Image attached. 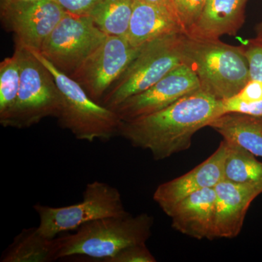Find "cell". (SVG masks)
<instances>
[{"instance_id":"obj_1","label":"cell","mask_w":262,"mask_h":262,"mask_svg":"<svg viewBox=\"0 0 262 262\" xmlns=\"http://www.w3.org/2000/svg\"><path fill=\"white\" fill-rule=\"evenodd\" d=\"M222 115V100L201 89L159 112L121 120L118 135L163 160L189 149L193 136Z\"/></svg>"},{"instance_id":"obj_2","label":"cell","mask_w":262,"mask_h":262,"mask_svg":"<svg viewBox=\"0 0 262 262\" xmlns=\"http://www.w3.org/2000/svg\"><path fill=\"white\" fill-rule=\"evenodd\" d=\"M153 218L147 213L110 216L84 224L73 234L56 237L57 260L70 257L102 262L134 245L146 244Z\"/></svg>"},{"instance_id":"obj_3","label":"cell","mask_w":262,"mask_h":262,"mask_svg":"<svg viewBox=\"0 0 262 262\" xmlns=\"http://www.w3.org/2000/svg\"><path fill=\"white\" fill-rule=\"evenodd\" d=\"M182 53L183 63L194 72L201 89L218 99L235 96L250 81L249 64L241 46L185 34Z\"/></svg>"},{"instance_id":"obj_4","label":"cell","mask_w":262,"mask_h":262,"mask_svg":"<svg viewBox=\"0 0 262 262\" xmlns=\"http://www.w3.org/2000/svg\"><path fill=\"white\" fill-rule=\"evenodd\" d=\"M31 51L51 71L58 85L61 102L56 118L60 126L78 140L89 142L108 141L118 135L121 120L114 110L96 102L70 76L56 69L39 52Z\"/></svg>"},{"instance_id":"obj_5","label":"cell","mask_w":262,"mask_h":262,"mask_svg":"<svg viewBox=\"0 0 262 262\" xmlns=\"http://www.w3.org/2000/svg\"><path fill=\"white\" fill-rule=\"evenodd\" d=\"M20 65V85L16 102L3 120L2 126L23 129L48 117H57L61 94L51 71L29 48L15 44Z\"/></svg>"},{"instance_id":"obj_6","label":"cell","mask_w":262,"mask_h":262,"mask_svg":"<svg viewBox=\"0 0 262 262\" xmlns=\"http://www.w3.org/2000/svg\"><path fill=\"white\" fill-rule=\"evenodd\" d=\"M184 34L166 36L144 45L105 95L101 104L113 110L127 98L149 89L183 64L182 44Z\"/></svg>"},{"instance_id":"obj_7","label":"cell","mask_w":262,"mask_h":262,"mask_svg":"<svg viewBox=\"0 0 262 262\" xmlns=\"http://www.w3.org/2000/svg\"><path fill=\"white\" fill-rule=\"evenodd\" d=\"M34 209L39 217L38 230L49 239L56 238L63 232L75 231L93 221L128 213L124 207L120 191L98 181L87 184L80 203L64 207L37 203Z\"/></svg>"},{"instance_id":"obj_8","label":"cell","mask_w":262,"mask_h":262,"mask_svg":"<svg viewBox=\"0 0 262 262\" xmlns=\"http://www.w3.org/2000/svg\"><path fill=\"white\" fill-rule=\"evenodd\" d=\"M106 37L89 15L67 13L38 52L58 70L70 76Z\"/></svg>"},{"instance_id":"obj_9","label":"cell","mask_w":262,"mask_h":262,"mask_svg":"<svg viewBox=\"0 0 262 262\" xmlns=\"http://www.w3.org/2000/svg\"><path fill=\"white\" fill-rule=\"evenodd\" d=\"M141 47H134L125 37L107 36L70 77L94 101L101 103Z\"/></svg>"},{"instance_id":"obj_10","label":"cell","mask_w":262,"mask_h":262,"mask_svg":"<svg viewBox=\"0 0 262 262\" xmlns=\"http://www.w3.org/2000/svg\"><path fill=\"white\" fill-rule=\"evenodd\" d=\"M5 27L15 44L40 51L43 43L67 12L56 0L13 2L0 5Z\"/></svg>"},{"instance_id":"obj_11","label":"cell","mask_w":262,"mask_h":262,"mask_svg":"<svg viewBox=\"0 0 262 262\" xmlns=\"http://www.w3.org/2000/svg\"><path fill=\"white\" fill-rule=\"evenodd\" d=\"M201 89L194 72L183 63L149 89L125 99L113 110L123 121L134 120L164 110Z\"/></svg>"},{"instance_id":"obj_12","label":"cell","mask_w":262,"mask_h":262,"mask_svg":"<svg viewBox=\"0 0 262 262\" xmlns=\"http://www.w3.org/2000/svg\"><path fill=\"white\" fill-rule=\"evenodd\" d=\"M227 154V143L223 140L216 151L191 171L173 180L160 184L153 199L165 214L184 198L206 188L215 187L224 180V168Z\"/></svg>"},{"instance_id":"obj_13","label":"cell","mask_w":262,"mask_h":262,"mask_svg":"<svg viewBox=\"0 0 262 262\" xmlns=\"http://www.w3.org/2000/svg\"><path fill=\"white\" fill-rule=\"evenodd\" d=\"M214 189V239L234 238L241 232L248 208L261 194L262 188L224 179Z\"/></svg>"},{"instance_id":"obj_14","label":"cell","mask_w":262,"mask_h":262,"mask_svg":"<svg viewBox=\"0 0 262 262\" xmlns=\"http://www.w3.org/2000/svg\"><path fill=\"white\" fill-rule=\"evenodd\" d=\"M215 192L206 188L184 198L172 210V227L181 233L198 239H214Z\"/></svg>"},{"instance_id":"obj_15","label":"cell","mask_w":262,"mask_h":262,"mask_svg":"<svg viewBox=\"0 0 262 262\" xmlns=\"http://www.w3.org/2000/svg\"><path fill=\"white\" fill-rule=\"evenodd\" d=\"M186 34L177 15L164 7L134 0L126 36L134 47H141L159 38Z\"/></svg>"},{"instance_id":"obj_16","label":"cell","mask_w":262,"mask_h":262,"mask_svg":"<svg viewBox=\"0 0 262 262\" xmlns=\"http://www.w3.org/2000/svg\"><path fill=\"white\" fill-rule=\"evenodd\" d=\"M248 0H207L201 16L187 35L204 39L235 36L245 22Z\"/></svg>"},{"instance_id":"obj_17","label":"cell","mask_w":262,"mask_h":262,"mask_svg":"<svg viewBox=\"0 0 262 262\" xmlns=\"http://www.w3.org/2000/svg\"><path fill=\"white\" fill-rule=\"evenodd\" d=\"M224 140L244 148L262 158V117L239 113H226L210 122Z\"/></svg>"},{"instance_id":"obj_18","label":"cell","mask_w":262,"mask_h":262,"mask_svg":"<svg viewBox=\"0 0 262 262\" xmlns=\"http://www.w3.org/2000/svg\"><path fill=\"white\" fill-rule=\"evenodd\" d=\"M56 238L43 236L37 227L24 229L5 250L1 262H51L57 261Z\"/></svg>"},{"instance_id":"obj_19","label":"cell","mask_w":262,"mask_h":262,"mask_svg":"<svg viewBox=\"0 0 262 262\" xmlns=\"http://www.w3.org/2000/svg\"><path fill=\"white\" fill-rule=\"evenodd\" d=\"M226 142L227 154L224 168L225 180L262 188L261 162L244 148L233 143Z\"/></svg>"},{"instance_id":"obj_20","label":"cell","mask_w":262,"mask_h":262,"mask_svg":"<svg viewBox=\"0 0 262 262\" xmlns=\"http://www.w3.org/2000/svg\"><path fill=\"white\" fill-rule=\"evenodd\" d=\"M134 0H102L89 16L106 36L125 37Z\"/></svg>"},{"instance_id":"obj_21","label":"cell","mask_w":262,"mask_h":262,"mask_svg":"<svg viewBox=\"0 0 262 262\" xmlns=\"http://www.w3.org/2000/svg\"><path fill=\"white\" fill-rule=\"evenodd\" d=\"M20 85V65L18 53L0 63V120L11 111L16 102Z\"/></svg>"},{"instance_id":"obj_22","label":"cell","mask_w":262,"mask_h":262,"mask_svg":"<svg viewBox=\"0 0 262 262\" xmlns=\"http://www.w3.org/2000/svg\"><path fill=\"white\" fill-rule=\"evenodd\" d=\"M223 115L239 113L262 117V82L250 80L238 94L222 100Z\"/></svg>"},{"instance_id":"obj_23","label":"cell","mask_w":262,"mask_h":262,"mask_svg":"<svg viewBox=\"0 0 262 262\" xmlns=\"http://www.w3.org/2000/svg\"><path fill=\"white\" fill-rule=\"evenodd\" d=\"M207 0H172L174 13L182 24L186 34L196 23Z\"/></svg>"},{"instance_id":"obj_24","label":"cell","mask_w":262,"mask_h":262,"mask_svg":"<svg viewBox=\"0 0 262 262\" xmlns=\"http://www.w3.org/2000/svg\"><path fill=\"white\" fill-rule=\"evenodd\" d=\"M241 46L249 64L250 80L262 82V39H250Z\"/></svg>"},{"instance_id":"obj_25","label":"cell","mask_w":262,"mask_h":262,"mask_svg":"<svg viewBox=\"0 0 262 262\" xmlns=\"http://www.w3.org/2000/svg\"><path fill=\"white\" fill-rule=\"evenodd\" d=\"M156 258L151 254L146 244L134 245L119 251L115 256L102 262H155Z\"/></svg>"},{"instance_id":"obj_26","label":"cell","mask_w":262,"mask_h":262,"mask_svg":"<svg viewBox=\"0 0 262 262\" xmlns=\"http://www.w3.org/2000/svg\"><path fill=\"white\" fill-rule=\"evenodd\" d=\"M67 13L76 15H90L102 0H56Z\"/></svg>"},{"instance_id":"obj_27","label":"cell","mask_w":262,"mask_h":262,"mask_svg":"<svg viewBox=\"0 0 262 262\" xmlns=\"http://www.w3.org/2000/svg\"><path fill=\"white\" fill-rule=\"evenodd\" d=\"M139 1L142 2V3H148V4L164 7V8H168V9L173 12V7H172V0H139Z\"/></svg>"},{"instance_id":"obj_28","label":"cell","mask_w":262,"mask_h":262,"mask_svg":"<svg viewBox=\"0 0 262 262\" xmlns=\"http://www.w3.org/2000/svg\"><path fill=\"white\" fill-rule=\"evenodd\" d=\"M256 34H257V38L260 39H262V22L259 24H258L257 27L256 28Z\"/></svg>"},{"instance_id":"obj_29","label":"cell","mask_w":262,"mask_h":262,"mask_svg":"<svg viewBox=\"0 0 262 262\" xmlns=\"http://www.w3.org/2000/svg\"><path fill=\"white\" fill-rule=\"evenodd\" d=\"M20 1H32V0H0V5L8 4V3H13V2Z\"/></svg>"}]
</instances>
